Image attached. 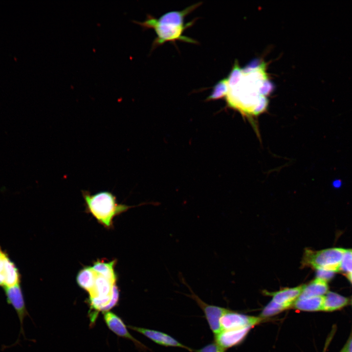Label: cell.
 <instances>
[{"label":"cell","mask_w":352,"mask_h":352,"mask_svg":"<svg viewBox=\"0 0 352 352\" xmlns=\"http://www.w3.org/2000/svg\"><path fill=\"white\" fill-rule=\"evenodd\" d=\"M198 2L180 11H172L165 13L158 18L148 14L143 22L133 21L144 29H153L156 35L152 44V49L169 42L175 44L176 41L197 44L198 42L183 35L184 31L193 26L196 19L184 22L185 17L198 7Z\"/></svg>","instance_id":"cell-1"},{"label":"cell","mask_w":352,"mask_h":352,"mask_svg":"<svg viewBox=\"0 0 352 352\" xmlns=\"http://www.w3.org/2000/svg\"><path fill=\"white\" fill-rule=\"evenodd\" d=\"M82 194L88 211L107 228L112 226L113 218L128 210L130 206L119 204L115 196L109 191H100L94 194L86 190Z\"/></svg>","instance_id":"cell-2"},{"label":"cell","mask_w":352,"mask_h":352,"mask_svg":"<svg viewBox=\"0 0 352 352\" xmlns=\"http://www.w3.org/2000/svg\"><path fill=\"white\" fill-rule=\"evenodd\" d=\"M346 249L331 248L314 251L306 249L302 264L316 270H326L334 272L340 271L341 262Z\"/></svg>","instance_id":"cell-3"},{"label":"cell","mask_w":352,"mask_h":352,"mask_svg":"<svg viewBox=\"0 0 352 352\" xmlns=\"http://www.w3.org/2000/svg\"><path fill=\"white\" fill-rule=\"evenodd\" d=\"M187 286L189 287L191 292V294H188L187 296L191 297L196 302L203 311L205 318L214 336L217 335L222 330L220 323V318L229 309L206 303L197 296L188 285Z\"/></svg>","instance_id":"cell-4"},{"label":"cell","mask_w":352,"mask_h":352,"mask_svg":"<svg viewBox=\"0 0 352 352\" xmlns=\"http://www.w3.org/2000/svg\"><path fill=\"white\" fill-rule=\"evenodd\" d=\"M263 319L260 317L247 315L228 310L221 317L220 323L222 330H231L253 327Z\"/></svg>","instance_id":"cell-5"},{"label":"cell","mask_w":352,"mask_h":352,"mask_svg":"<svg viewBox=\"0 0 352 352\" xmlns=\"http://www.w3.org/2000/svg\"><path fill=\"white\" fill-rule=\"evenodd\" d=\"M6 301L11 305L16 312L20 322V335L24 336L23 330V321L25 317L28 315L24 297L20 285L4 288Z\"/></svg>","instance_id":"cell-6"},{"label":"cell","mask_w":352,"mask_h":352,"mask_svg":"<svg viewBox=\"0 0 352 352\" xmlns=\"http://www.w3.org/2000/svg\"><path fill=\"white\" fill-rule=\"evenodd\" d=\"M104 321L107 326L117 335L132 341L136 348L142 351L148 350V348L144 344L135 338L128 330L123 320L116 314L108 311L103 312Z\"/></svg>","instance_id":"cell-7"},{"label":"cell","mask_w":352,"mask_h":352,"mask_svg":"<svg viewBox=\"0 0 352 352\" xmlns=\"http://www.w3.org/2000/svg\"><path fill=\"white\" fill-rule=\"evenodd\" d=\"M128 328L148 338L156 344L164 347H179L193 352L191 348L184 345L173 336L160 331L142 327L128 326Z\"/></svg>","instance_id":"cell-8"},{"label":"cell","mask_w":352,"mask_h":352,"mask_svg":"<svg viewBox=\"0 0 352 352\" xmlns=\"http://www.w3.org/2000/svg\"><path fill=\"white\" fill-rule=\"evenodd\" d=\"M20 282L18 269L0 247V286L11 287L20 284Z\"/></svg>","instance_id":"cell-9"},{"label":"cell","mask_w":352,"mask_h":352,"mask_svg":"<svg viewBox=\"0 0 352 352\" xmlns=\"http://www.w3.org/2000/svg\"><path fill=\"white\" fill-rule=\"evenodd\" d=\"M252 328L222 330L214 336L215 342L224 350L236 346L242 341Z\"/></svg>","instance_id":"cell-10"},{"label":"cell","mask_w":352,"mask_h":352,"mask_svg":"<svg viewBox=\"0 0 352 352\" xmlns=\"http://www.w3.org/2000/svg\"><path fill=\"white\" fill-rule=\"evenodd\" d=\"M304 286V285H303L294 287L286 288L274 292H265V293L271 296L272 300L276 303L291 307L300 296Z\"/></svg>","instance_id":"cell-11"},{"label":"cell","mask_w":352,"mask_h":352,"mask_svg":"<svg viewBox=\"0 0 352 352\" xmlns=\"http://www.w3.org/2000/svg\"><path fill=\"white\" fill-rule=\"evenodd\" d=\"M327 281L316 278L307 285H304L301 294L297 299L324 296L328 291Z\"/></svg>","instance_id":"cell-12"},{"label":"cell","mask_w":352,"mask_h":352,"mask_svg":"<svg viewBox=\"0 0 352 352\" xmlns=\"http://www.w3.org/2000/svg\"><path fill=\"white\" fill-rule=\"evenodd\" d=\"M113 283L102 275L97 274L94 286L89 297H107L112 295Z\"/></svg>","instance_id":"cell-13"},{"label":"cell","mask_w":352,"mask_h":352,"mask_svg":"<svg viewBox=\"0 0 352 352\" xmlns=\"http://www.w3.org/2000/svg\"><path fill=\"white\" fill-rule=\"evenodd\" d=\"M324 296L311 297L304 299H297L292 307L296 309L314 311L323 310Z\"/></svg>","instance_id":"cell-14"},{"label":"cell","mask_w":352,"mask_h":352,"mask_svg":"<svg viewBox=\"0 0 352 352\" xmlns=\"http://www.w3.org/2000/svg\"><path fill=\"white\" fill-rule=\"evenodd\" d=\"M97 274L91 266L84 267L77 275V283L79 286L89 293L94 286Z\"/></svg>","instance_id":"cell-15"},{"label":"cell","mask_w":352,"mask_h":352,"mask_svg":"<svg viewBox=\"0 0 352 352\" xmlns=\"http://www.w3.org/2000/svg\"><path fill=\"white\" fill-rule=\"evenodd\" d=\"M324 296L323 310L332 311L339 309L346 306L349 299L333 292H328Z\"/></svg>","instance_id":"cell-16"},{"label":"cell","mask_w":352,"mask_h":352,"mask_svg":"<svg viewBox=\"0 0 352 352\" xmlns=\"http://www.w3.org/2000/svg\"><path fill=\"white\" fill-rule=\"evenodd\" d=\"M116 262L115 260L109 262L97 260L91 267L97 274L103 276L112 283H116L117 276L114 269Z\"/></svg>","instance_id":"cell-17"},{"label":"cell","mask_w":352,"mask_h":352,"mask_svg":"<svg viewBox=\"0 0 352 352\" xmlns=\"http://www.w3.org/2000/svg\"><path fill=\"white\" fill-rule=\"evenodd\" d=\"M290 307L287 305L280 304L271 300L262 310L260 314V317L264 319L273 316Z\"/></svg>","instance_id":"cell-18"},{"label":"cell","mask_w":352,"mask_h":352,"mask_svg":"<svg viewBox=\"0 0 352 352\" xmlns=\"http://www.w3.org/2000/svg\"><path fill=\"white\" fill-rule=\"evenodd\" d=\"M227 90V80L226 79H222L214 86L212 91L207 97L206 101L216 100L222 97L225 95Z\"/></svg>","instance_id":"cell-19"},{"label":"cell","mask_w":352,"mask_h":352,"mask_svg":"<svg viewBox=\"0 0 352 352\" xmlns=\"http://www.w3.org/2000/svg\"><path fill=\"white\" fill-rule=\"evenodd\" d=\"M340 271L346 275L352 272V249L346 250L341 262Z\"/></svg>","instance_id":"cell-20"},{"label":"cell","mask_w":352,"mask_h":352,"mask_svg":"<svg viewBox=\"0 0 352 352\" xmlns=\"http://www.w3.org/2000/svg\"><path fill=\"white\" fill-rule=\"evenodd\" d=\"M224 350L214 342L194 351L195 352H224Z\"/></svg>","instance_id":"cell-21"},{"label":"cell","mask_w":352,"mask_h":352,"mask_svg":"<svg viewBox=\"0 0 352 352\" xmlns=\"http://www.w3.org/2000/svg\"><path fill=\"white\" fill-rule=\"evenodd\" d=\"M334 273L335 272L333 271L326 270H317L316 277L323 279L328 282L334 277Z\"/></svg>","instance_id":"cell-22"},{"label":"cell","mask_w":352,"mask_h":352,"mask_svg":"<svg viewBox=\"0 0 352 352\" xmlns=\"http://www.w3.org/2000/svg\"><path fill=\"white\" fill-rule=\"evenodd\" d=\"M342 185V182L340 179H336L332 182V186L335 188H340Z\"/></svg>","instance_id":"cell-23"},{"label":"cell","mask_w":352,"mask_h":352,"mask_svg":"<svg viewBox=\"0 0 352 352\" xmlns=\"http://www.w3.org/2000/svg\"><path fill=\"white\" fill-rule=\"evenodd\" d=\"M347 352H352V338L346 344Z\"/></svg>","instance_id":"cell-24"},{"label":"cell","mask_w":352,"mask_h":352,"mask_svg":"<svg viewBox=\"0 0 352 352\" xmlns=\"http://www.w3.org/2000/svg\"><path fill=\"white\" fill-rule=\"evenodd\" d=\"M340 352H347L346 345L345 346V347L343 348V349L341 350Z\"/></svg>","instance_id":"cell-25"}]
</instances>
